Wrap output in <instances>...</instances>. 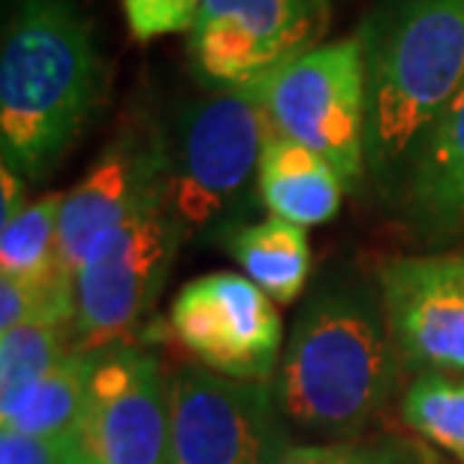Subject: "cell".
Wrapping results in <instances>:
<instances>
[{
  "label": "cell",
  "mask_w": 464,
  "mask_h": 464,
  "mask_svg": "<svg viewBox=\"0 0 464 464\" xmlns=\"http://www.w3.org/2000/svg\"><path fill=\"white\" fill-rule=\"evenodd\" d=\"M106 100V63L72 0H22L0 54V151L27 181L45 179Z\"/></svg>",
  "instance_id": "6da1fadb"
},
{
  "label": "cell",
  "mask_w": 464,
  "mask_h": 464,
  "mask_svg": "<svg viewBox=\"0 0 464 464\" xmlns=\"http://www.w3.org/2000/svg\"><path fill=\"white\" fill-rule=\"evenodd\" d=\"M368 172L404 181L416 148L464 91V0H383L362 27Z\"/></svg>",
  "instance_id": "7a4b0ae2"
},
{
  "label": "cell",
  "mask_w": 464,
  "mask_h": 464,
  "mask_svg": "<svg viewBox=\"0 0 464 464\" xmlns=\"http://www.w3.org/2000/svg\"><path fill=\"white\" fill-rule=\"evenodd\" d=\"M398 368L383 304L362 286H323L293 326L277 404L308 431L356 434L389 404Z\"/></svg>",
  "instance_id": "3957f363"
},
{
  "label": "cell",
  "mask_w": 464,
  "mask_h": 464,
  "mask_svg": "<svg viewBox=\"0 0 464 464\" xmlns=\"http://www.w3.org/2000/svg\"><path fill=\"white\" fill-rule=\"evenodd\" d=\"M250 91H211L181 106L166 145V211L184 238L220 241L263 206L259 163L272 136Z\"/></svg>",
  "instance_id": "277c9868"
},
{
  "label": "cell",
  "mask_w": 464,
  "mask_h": 464,
  "mask_svg": "<svg viewBox=\"0 0 464 464\" xmlns=\"http://www.w3.org/2000/svg\"><path fill=\"white\" fill-rule=\"evenodd\" d=\"M281 136L323 154L356 190L365 179L368 79L362 36L320 43L250 91Z\"/></svg>",
  "instance_id": "5b68a950"
},
{
  "label": "cell",
  "mask_w": 464,
  "mask_h": 464,
  "mask_svg": "<svg viewBox=\"0 0 464 464\" xmlns=\"http://www.w3.org/2000/svg\"><path fill=\"white\" fill-rule=\"evenodd\" d=\"M181 229L166 211V199L100 241L76 275V344L100 353L124 347L154 308L172 259L181 247Z\"/></svg>",
  "instance_id": "8992f818"
},
{
  "label": "cell",
  "mask_w": 464,
  "mask_h": 464,
  "mask_svg": "<svg viewBox=\"0 0 464 464\" xmlns=\"http://www.w3.org/2000/svg\"><path fill=\"white\" fill-rule=\"evenodd\" d=\"M332 0H202L190 63L211 91H254L299 54L317 49Z\"/></svg>",
  "instance_id": "52a82bcc"
},
{
  "label": "cell",
  "mask_w": 464,
  "mask_h": 464,
  "mask_svg": "<svg viewBox=\"0 0 464 464\" xmlns=\"http://www.w3.org/2000/svg\"><path fill=\"white\" fill-rule=\"evenodd\" d=\"M277 407L259 380H232L202 365L179 371L166 464H281L293 447Z\"/></svg>",
  "instance_id": "ba28073f"
},
{
  "label": "cell",
  "mask_w": 464,
  "mask_h": 464,
  "mask_svg": "<svg viewBox=\"0 0 464 464\" xmlns=\"http://www.w3.org/2000/svg\"><path fill=\"white\" fill-rule=\"evenodd\" d=\"M166 326L202 368L232 380L268 383L284 344L275 299L236 272H211L184 284Z\"/></svg>",
  "instance_id": "9c48e42d"
},
{
  "label": "cell",
  "mask_w": 464,
  "mask_h": 464,
  "mask_svg": "<svg viewBox=\"0 0 464 464\" xmlns=\"http://www.w3.org/2000/svg\"><path fill=\"white\" fill-rule=\"evenodd\" d=\"M172 377L133 344L97 353L76 443L85 464L169 461Z\"/></svg>",
  "instance_id": "30bf717a"
},
{
  "label": "cell",
  "mask_w": 464,
  "mask_h": 464,
  "mask_svg": "<svg viewBox=\"0 0 464 464\" xmlns=\"http://www.w3.org/2000/svg\"><path fill=\"white\" fill-rule=\"evenodd\" d=\"M380 304L401 368L464 377V254L389 259Z\"/></svg>",
  "instance_id": "8fae6325"
},
{
  "label": "cell",
  "mask_w": 464,
  "mask_h": 464,
  "mask_svg": "<svg viewBox=\"0 0 464 464\" xmlns=\"http://www.w3.org/2000/svg\"><path fill=\"white\" fill-rule=\"evenodd\" d=\"M160 199H166L163 136L127 127L91 163L85 179L63 193L58 247L72 281L100 241Z\"/></svg>",
  "instance_id": "7c38bea8"
},
{
  "label": "cell",
  "mask_w": 464,
  "mask_h": 464,
  "mask_svg": "<svg viewBox=\"0 0 464 464\" xmlns=\"http://www.w3.org/2000/svg\"><path fill=\"white\" fill-rule=\"evenodd\" d=\"M401 184L420 232L440 238L464 229V91L425 133Z\"/></svg>",
  "instance_id": "4fadbf2b"
},
{
  "label": "cell",
  "mask_w": 464,
  "mask_h": 464,
  "mask_svg": "<svg viewBox=\"0 0 464 464\" xmlns=\"http://www.w3.org/2000/svg\"><path fill=\"white\" fill-rule=\"evenodd\" d=\"M347 184L326 157L272 130L259 163V197L272 218L308 229L338 215Z\"/></svg>",
  "instance_id": "5bb4252c"
},
{
  "label": "cell",
  "mask_w": 464,
  "mask_h": 464,
  "mask_svg": "<svg viewBox=\"0 0 464 464\" xmlns=\"http://www.w3.org/2000/svg\"><path fill=\"white\" fill-rule=\"evenodd\" d=\"M97 353L72 350L49 374L0 401V425L34 438H76Z\"/></svg>",
  "instance_id": "9a60e30c"
},
{
  "label": "cell",
  "mask_w": 464,
  "mask_h": 464,
  "mask_svg": "<svg viewBox=\"0 0 464 464\" xmlns=\"http://www.w3.org/2000/svg\"><path fill=\"white\" fill-rule=\"evenodd\" d=\"M245 275L275 302L290 304L302 295L311 275L308 232L290 220L272 218L236 227L220 238Z\"/></svg>",
  "instance_id": "2e32d148"
},
{
  "label": "cell",
  "mask_w": 464,
  "mask_h": 464,
  "mask_svg": "<svg viewBox=\"0 0 464 464\" xmlns=\"http://www.w3.org/2000/svg\"><path fill=\"white\" fill-rule=\"evenodd\" d=\"M63 193L27 202V208L0 227V277H15L61 299L76 302V281L67 275L58 247Z\"/></svg>",
  "instance_id": "e0dca14e"
},
{
  "label": "cell",
  "mask_w": 464,
  "mask_h": 464,
  "mask_svg": "<svg viewBox=\"0 0 464 464\" xmlns=\"http://www.w3.org/2000/svg\"><path fill=\"white\" fill-rule=\"evenodd\" d=\"M70 341H76L72 326L54 320H27L0 332V401L36 383L61 359L79 350L70 347Z\"/></svg>",
  "instance_id": "ac0fdd59"
},
{
  "label": "cell",
  "mask_w": 464,
  "mask_h": 464,
  "mask_svg": "<svg viewBox=\"0 0 464 464\" xmlns=\"http://www.w3.org/2000/svg\"><path fill=\"white\" fill-rule=\"evenodd\" d=\"M401 420L464 464V377L420 374L401 398Z\"/></svg>",
  "instance_id": "d6986e66"
},
{
  "label": "cell",
  "mask_w": 464,
  "mask_h": 464,
  "mask_svg": "<svg viewBox=\"0 0 464 464\" xmlns=\"http://www.w3.org/2000/svg\"><path fill=\"white\" fill-rule=\"evenodd\" d=\"M422 450L395 438L383 440H326L302 443L284 456L281 464H422Z\"/></svg>",
  "instance_id": "ffe728a7"
},
{
  "label": "cell",
  "mask_w": 464,
  "mask_h": 464,
  "mask_svg": "<svg viewBox=\"0 0 464 464\" xmlns=\"http://www.w3.org/2000/svg\"><path fill=\"white\" fill-rule=\"evenodd\" d=\"M121 4H124L130 34L139 43L190 34L202 13V0H121Z\"/></svg>",
  "instance_id": "44dd1931"
},
{
  "label": "cell",
  "mask_w": 464,
  "mask_h": 464,
  "mask_svg": "<svg viewBox=\"0 0 464 464\" xmlns=\"http://www.w3.org/2000/svg\"><path fill=\"white\" fill-rule=\"evenodd\" d=\"M0 464H85L76 438H34L0 429Z\"/></svg>",
  "instance_id": "7402d4cb"
},
{
  "label": "cell",
  "mask_w": 464,
  "mask_h": 464,
  "mask_svg": "<svg viewBox=\"0 0 464 464\" xmlns=\"http://www.w3.org/2000/svg\"><path fill=\"white\" fill-rule=\"evenodd\" d=\"M0 184H4V199H0V227H4L13 218L22 215L27 202H24V179L15 169L4 166L0 169Z\"/></svg>",
  "instance_id": "603a6c76"
}]
</instances>
